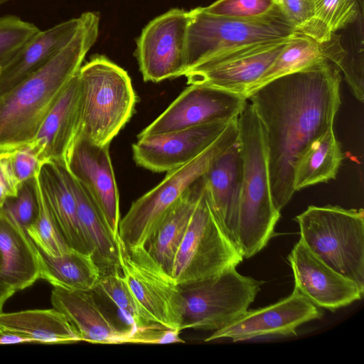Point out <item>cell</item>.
I'll use <instances>...</instances> for the list:
<instances>
[{
	"mask_svg": "<svg viewBox=\"0 0 364 364\" xmlns=\"http://www.w3.org/2000/svg\"><path fill=\"white\" fill-rule=\"evenodd\" d=\"M340 69L327 61L262 86L247 97L264 129L270 188L281 211L294 193L293 166L314 139L333 127L341 105Z\"/></svg>",
	"mask_w": 364,
	"mask_h": 364,
	"instance_id": "1",
	"label": "cell"
},
{
	"mask_svg": "<svg viewBox=\"0 0 364 364\" xmlns=\"http://www.w3.org/2000/svg\"><path fill=\"white\" fill-rule=\"evenodd\" d=\"M73 38L46 63L0 96V152L32 141L99 34L100 16L85 12Z\"/></svg>",
	"mask_w": 364,
	"mask_h": 364,
	"instance_id": "2",
	"label": "cell"
},
{
	"mask_svg": "<svg viewBox=\"0 0 364 364\" xmlns=\"http://www.w3.org/2000/svg\"><path fill=\"white\" fill-rule=\"evenodd\" d=\"M242 181L237 242L244 258L262 250L274 234L280 211L271 193L268 151L262 124L247 100L237 117Z\"/></svg>",
	"mask_w": 364,
	"mask_h": 364,
	"instance_id": "3",
	"label": "cell"
},
{
	"mask_svg": "<svg viewBox=\"0 0 364 364\" xmlns=\"http://www.w3.org/2000/svg\"><path fill=\"white\" fill-rule=\"evenodd\" d=\"M81 90L78 134L109 145L132 117L136 95L128 73L103 55L93 56L78 71Z\"/></svg>",
	"mask_w": 364,
	"mask_h": 364,
	"instance_id": "4",
	"label": "cell"
},
{
	"mask_svg": "<svg viewBox=\"0 0 364 364\" xmlns=\"http://www.w3.org/2000/svg\"><path fill=\"white\" fill-rule=\"evenodd\" d=\"M300 240L321 261L364 289V211L309 205L296 215Z\"/></svg>",
	"mask_w": 364,
	"mask_h": 364,
	"instance_id": "5",
	"label": "cell"
},
{
	"mask_svg": "<svg viewBox=\"0 0 364 364\" xmlns=\"http://www.w3.org/2000/svg\"><path fill=\"white\" fill-rule=\"evenodd\" d=\"M237 117L200 154L167 172L158 185L134 200L119 223V237L127 248L144 246L166 210L208 171L213 161L237 141Z\"/></svg>",
	"mask_w": 364,
	"mask_h": 364,
	"instance_id": "6",
	"label": "cell"
},
{
	"mask_svg": "<svg viewBox=\"0 0 364 364\" xmlns=\"http://www.w3.org/2000/svg\"><path fill=\"white\" fill-rule=\"evenodd\" d=\"M189 15L188 70L223 53L289 38L298 33L279 5H275L267 14L252 18L215 16L206 12L203 7L189 11Z\"/></svg>",
	"mask_w": 364,
	"mask_h": 364,
	"instance_id": "7",
	"label": "cell"
},
{
	"mask_svg": "<svg viewBox=\"0 0 364 364\" xmlns=\"http://www.w3.org/2000/svg\"><path fill=\"white\" fill-rule=\"evenodd\" d=\"M243 259L222 228L203 191L177 250L171 277L178 286L198 282L237 267Z\"/></svg>",
	"mask_w": 364,
	"mask_h": 364,
	"instance_id": "8",
	"label": "cell"
},
{
	"mask_svg": "<svg viewBox=\"0 0 364 364\" xmlns=\"http://www.w3.org/2000/svg\"><path fill=\"white\" fill-rule=\"evenodd\" d=\"M263 283L231 267L211 278L179 286L183 299L181 331H215L229 324L248 309Z\"/></svg>",
	"mask_w": 364,
	"mask_h": 364,
	"instance_id": "9",
	"label": "cell"
},
{
	"mask_svg": "<svg viewBox=\"0 0 364 364\" xmlns=\"http://www.w3.org/2000/svg\"><path fill=\"white\" fill-rule=\"evenodd\" d=\"M119 265L134 295L154 322L181 331L183 299L173 278L145 247L127 248L119 238Z\"/></svg>",
	"mask_w": 364,
	"mask_h": 364,
	"instance_id": "10",
	"label": "cell"
},
{
	"mask_svg": "<svg viewBox=\"0 0 364 364\" xmlns=\"http://www.w3.org/2000/svg\"><path fill=\"white\" fill-rule=\"evenodd\" d=\"M189 11L173 9L150 21L136 41V56L143 79L159 82L188 70Z\"/></svg>",
	"mask_w": 364,
	"mask_h": 364,
	"instance_id": "11",
	"label": "cell"
},
{
	"mask_svg": "<svg viewBox=\"0 0 364 364\" xmlns=\"http://www.w3.org/2000/svg\"><path fill=\"white\" fill-rule=\"evenodd\" d=\"M292 36L223 53L192 68L184 76L189 85H205L245 97L247 89L265 72Z\"/></svg>",
	"mask_w": 364,
	"mask_h": 364,
	"instance_id": "12",
	"label": "cell"
},
{
	"mask_svg": "<svg viewBox=\"0 0 364 364\" xmlns=\"http://www.w3.org/2000/svg\"><path fill=\"white\" fill-rule=\"evenodd\" d=\"M247 99L213 87L190 84L138 136L174 132L237 117Z\"/></svg>",
	"mask_w": 364,
	"mask_h": 364,
	"instance_id": "13",
	"label": "cell"
},
{
	"mask_svg": "<svg viewBox=\"0 0 364 364\" xmlns=\"http://www.w3.org/2000/svg\"><path fill=\"white\" fill-rule=\"evenodd\" d=\"M109 144L99 145L77 134L66 154L70 173L89 192L115 240L119 239V196Z\"/></svg>",
	"mask_w": 364,
	"mask_h": 364,
	"instance_id": "14",
	"label": "cell"
},
{
	"mask_svg": "<svg viewBox=\"0 0 364 364\" xmlns=\"http://www.w3.org/2000/svg\"><path fill=\"white\" fill-rule=\"evenodd\" d=\"M323 311L297 290L265 307L247 310L224 327L213 331L205 342L230 338L234 342L269 336L296 335L301 324L320 318Z\"/></svg>",
	"mask_w": 364,
	"mask_h": 364,
	"instance_id": "15",
	"label": "cell"
},
{
	"mask_svg": "<svg viewBox=\"0 0 364 364\" xmlns=\"http://www.w3.org/2000/svg\"><path fill=\"white\" fill-rule=\"evenodd\" d=\"M230 120L137 136V141L132 145L134 160L138 166L154 172H168L178 168L204 151Z\"/></svg>",
	"mask_w": 364,
	"mask_h": 364,
	"instance_id": "16",
	"label": "cell"
},
{
	"mask_svg": "<svg viewBox=\"0 0 364 364\" xmlns=\"http://www.w3.org/2000/svg\"><path fill=\"white\" fill-rule=\"evenodd\" d=\"M287 259L294 289L314 305L334 311L362 299L364 289L326 264L300 239Z\"/></svg>",
	"mask_w": 364,
	"mask_h": 364,
	"instance_id": "17",
	"label": "cell"
},
{
	"mask_svg": "<svg viewBox=\"0 0 364 364\" xmlns=\"http://www.w3.org/2000/svg\"><path fill=\"white\" fill-rule=\"evenodd\" d=\"M53 307L62 313L82 341L92 343H137L135 328L121 326L100 305L93 291H69L53 287Z\"/></svg>",
	"mask_w": 364,
	"mask_h": 364,
	"instance_id": "18",
	"label": "cell"
},
{
	"mask_svg": "<svg viewBox=\"0 0 364 364\" xmlns=\"http://www.w3.org/2000/svg\"><path fill=\"white\" fill-rule=\"evenodd\" d=\"M242 170V159L237 141L213 161L202 176L208 200L226 235L237 247V226Z\"/></svg>",
	"mask_w": 364,
	"mask_h": 364,
	"instance_id": "19",
	"label": "cell"
},
{
	"mask_svg": "<svg viewBox=\"0 0 364 364\" xmlns=\"http://www.w3.org/2000/svg\"><path fill=\"white\" fill-rule=\"evenodd\" d=\"M347 60L348 52L341 46V36L335 33L329 41L319 42L298 32L260 77L247 89L245 95L247 98L250 93L275 79L327 61L343 71Z\"/></svg>",
	"mask_w": 364,
	"mask_h": 364,
	"instance_id": "20",
	"label": "cell"
},
{
	"mask_svg": "<svg viewBox=\"0 0 364 364\" xmlns=\"http://www.w3.org/2000/svg\"><path fill=\"white\" fill-rule=\"evenodd\" d=\"M38 250L26 230L0 208V281L15 291L40 279Z\"/></svg>",
	"mask_w": 364,
	"mask_h": 364,
	"instance_id": "21",
	"label": "cell"
},
{
	"mask_svg": "<svg viewBox=\"0 0 364 364\" xmlns=\"http://www.w3.org/2000/svg\"><path fill=\"white\" fill-rule=\"evenodd\" d=\"M80 109L81 90L77 72L62 92L33 140L41 149L43 162L65 161L79 132Z\"/></svg>",
	"mask_w": 364,
	"mask_h": 364,
	"instance_id": "22",
	"label": "cell"
},
{
	"mask_svg": "<svg viewBox=\"0 0 364 364\" xmlns=\"http://www.w3.org/2000/svg\"><path fill=\"white\" fill-rule=\"evenodd\" d=\"M64 162H44L38 174L40 186L67 245L72 249L92 255L79 221L75 196L63 172Z\"/></svg>",
	"mask_w": 364,
	"mask_h": 364,
	"instance_id": "23",
	"label": "cell"
},
{
	"mask_svg": "<svg viewBox=\"0 0 364 364\" xmlns=\"http://www.w3.org/2000/svg\"><path fill=\"white\" fill-rule=\"evenodd\" d=\"M82 17L73 18L40 31L1 68L0 96L46 63L75 35Z\"/></svg>",
	"mask_w": 364,
	"mask_h": 364,
	"instance_id": "24",
	"label": "cell"
},
{
	"mask_svg": "<svg viewBox=\"0 0 364 364\" xmlns=\"http://www.w3.org/2000/svg\"><path fill=\"white\" fill-rule=\"evenodd\" d=\"M203 191L204 183L200 177L166 210L144 246L170 275L177 250Z\"/></svg>",
	"mask_w": 364,
	"mask_h": 364,
	"instance_id": "25",
	"label": "cell"
},
{
	"mask_svg": "<svg viewBox=\"0 0 364 364\" xmlns=\"http://www.w3.org/2000/svg\"><path fill=\"white\" fill-rule=\"evenodd\" d=\"M63 168L75 198L82 232L102 275L120 268L119 239L114 238L95 200L87 190L70 173L65 162Z\"/></svg>",
	"mask_w": 364,
	"mask_h": 364,
	"instance_id": "26",
	"label": "cell"
},
{
	"mask_svg": "<svg viewBox=\"0 0 364 364\" xmlns=\"http://www.w3.org/2000/svg\"><path fill=\"white\" fill-rule=\"evenodd\" d=\"M0 330L30 338L33 343L65 344L82 341L65 316L53 307L0 312Z\"/></svg>",
	"mask_w": 364,
	"mask_h": 364,
	"instance_id": "27",
	"label": "cell"
},
{
	"mask_svg": "<svg viewBox=\"0 0 364 364\" xmlns=\"http://www.w3.org/2000/svg\"><path fill=\"white\" fill-rule=\"evenodd\" d=\"M343 159L331 127L309 142L296 157L293 166L294 191L335 179Z\"/></svg>",
	"mask_w": 364,
	"mask_h": 364,
	"instance_id": "28",
	"label": "cell"
},
{
	"mask_svg": "<svg viewBox=\"0 0 364 364\" xmlns=\"http://www.w3.org/2000/svg\"><path fill=\"white\" fill-rule=\"evenodd\" d=\"M41 275L53 287L69 291H93L102 272L92 254L70 248L65 254L53 257L38 249Z\"/></svg>",
	"mask_w": 364,
	"mask_h": 364,
	"instance_id": "29",
	"label": "cell"
},
{
	"mask_svg": "<svg viewBox=\"0 0 364 364\" xmlns=\"http://www.w3.org/2000/svg\"><path fill=\"white\" fill-rule=\"evenodd\" d=\"M363 14L359 0H316L313 17L300 33L319 42L328 41Z\"/></svg>",
	"mask_w": 364,
	"mask_h": 364,
	"instance_id": "30",
	"label": "cell"
},
{
	"mask_svg": "<svg viewBox=\"0 0 364 364\" xmlns=\"http://www.w3.org/2000/svg\"><path fill=\"white\" fill-rule=\"evenodd\" d=\"M93 291L109 300L117 308L126 326L141 328L156 323L134 295L122 274L121 267L102 274L97 287Z\"/></svg>",
	"mask_w": 364,
	"mask_h": 364,
	"instance_id": "31",
	"label": "cell"
},
{
	"mask_svg": "<svg viewBox=\"0 0 364 364\" xmlns=\"http://www.w3.org/2000/svg\"><path fill=\"white\" fill-rule=\"evenodd\" d=\"M38 174L36 176L38 213L33 223L26 230L42 252L50 256H60L67 252L70 247L65 242L57 227L40 186Z\"/></svg>",
	"mask_w": 364,
	"mask_h": 364,
	"instance_id": "32",
	"label": "cell"
},
{
	"mask_svg": "<svg viewBox=\"0 0 364 364\" xmlns=\"http://www.w3.org/2000/svg\"><path fill=\"white\" fill-rule=\"evenodd\" d=\"M41 30L15 15L0 17V68L10 61Z\"/></svg>",
	"mask_w": 364,
	"mask_h": 364,
	"instance_id": "33",
	"label": "cell"
},
{
	"mask_svg": "<svg viewBox=\"0 0 364 364\" xmlns=\"http://www.w3.org/2000/svg\"><path fill=\"white\" fill-rule=\"evenodd\" d=\"M2 208L25 230L28 228L38 213L36 176L23 182L16 196L8 198Z\"/></svg>",
	"mask_w": 364,
	"mask_h": 364,
	"instance_id": "34",
	"label": "cell"
},
{
	"mask_svg": "<svg viewBox=\"0 0 364 364\" xmlns=\"http://www.w3.org/2000/svg\"><path fill=\"white\" fill-rule=\"evenodd\" d=\"M275 5L273 0H216L203 9L215 16L252 18L267 14Z\"/></svg>",
	"mask_w": 364,
	"mask_h": 364,
	"instance_id": "35",
	"label": "cell"
},
{
	"mask_svg": "<svg viewBox=\"0 0 364 364\" xmlns=\"http://www.w3.org/2000/svg\"><path fill=\"white\" fill-rule=\"evenodd\" d=\"M41 154L40 148L33 141L10 151L11 168L20 184L38 173L44 163Z\"/></svg>",
	"mask_w": 364,
	"mask_h": 364,
	"instance_id": "36",
	"label": "cell"
},
{
	"mask_svg": "<svg viewBox=\"0 0 364 364\" xmlns=\"http://www.w3.org/2000/svg\"><path fill=\"white\" fill-rule=\"evenodd\" d=\"M279 6L299 33L308 25L314 15V0H282Z\"/></svg>",
	"mask_w": 364,
	"mask_h": 364,
	"instance_id": "37",
	"label": "cell"
},
{
	"mask_svg": "<svg viewBox=\"0 0 364 364\" xmlns=\"http://www.w3.org/2000/svg\"><path fill=\"white\" fill-rule=\"evenodd\" d=\"M20 186L11 168L10 151L0 152V208L8 198L16 196Z\"/></svg>",
	"mask_w": 364,
	"mask_h": 364,
	"instance_id": "38",
	"label": "cell"
},
{
	"mask_svg": "<svg viewBox=\"0 0 364 364\" xmlns=\"http://www.w3.org/2000/svg\"><path fill=\"white\" fill-rule=\"evenodd\" d=\"M33 343L28 338L0 330V345Z\"/></svg>",
	"mask_w": 364,
	"mask_h": 364,
	"instance_id": "39",
	"label": "cell"
},
{
	"mask_svg": "<svg viewBox=\"0 0 364 364\" xmlns=\"http://www.w3.org/2000/svg\"><path fill=\"white\" fill-rule=\"evenodd\" d=\"M15 292L11 287L0 281V312L3 311L5 303Z\"/></svg>",
	"mask_w": 364,
	"mask_h": 364,
	"instance_id": "40",
	"label": "cell"
},
{
	"mask_svg": "<svg viewBox=\"0 0 364 364\" xmlns=\"http://www.w3.org/2000/svg\"><path fill=\"white\" fill-rule=\"evenodd\" d=\"M360 10L363 12V0H359Z\"/></svg>",
	"mask_w": 364,
	"mask_h": 364,
	"instance_id": "41",
	"label": "cell"
},
{
	"mask_svg": "<svg viewBox=\"0 0 364 364\" xmlns=\"http://www.w3.org/2000/svg\"><path fill=\"white\" fill-rule=\"evenodd\" d=\"M10 1H12V0H0V6H1L3 4H4L5 3Z\"/></svg>",
	"mask_w": 364,
	"mask_h": 364,
	"instance_id": "42",
	"label": "cell"
},
{
	"mask_svg": "<svg viewBox=\"0 0 364 364\" xmlns=\"http://www.w3.org/2000/svg\"><path fill=\"white\" fill-rule=\"evenodd\" d=\"M276 5H280L282 0H273Z\"/></svg>",
	"mask_w": 364,
	"mask_h": 364,
	"instance_id": "43",
	"label": "cell"
},
{
	"mask_svg": "<svg viewBox=\"0 0 364 364\" xmlns=\"http://www.w3.org/2000/svg\"><path fill=\"white\" fill-rule=\"evenodd\" d=\"M0 73H1V68H0Z\"/></svg>",
	"mask_w": 364,
	"mask_h": 364,
	"instance_id": "44",
	"label": "cell"
},
{
	"mask_svg": "<svg viewBox=\"0 0 364 364\" xmlns=\"http://www.w3.org/2000/svg\"><path fill=\"white\" fill-rule=\"evenodd\" d=\"M314 1H315L316 0H314Z\"/></svg>",
	"mask_w": 364,
	"mask_h": 364,
	"instance_id": "45",
	"label": "cell"
}]
</instances>
